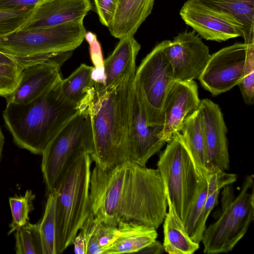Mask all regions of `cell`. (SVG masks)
Masks as SVG:
<instances>
[{
  "mask_svg": "<svg viewBox=\"0 0 254 254\" xmlns=\"http://www.w3.org/2000/svg\"><path fill=\"white\" fill-rule=\"evenodd\" d=\"M168 205L159 170L131 160L91 174L90 213L105 226L132 223L158 229Z\"/></svg>",
  "mask_w": 254,
  "mask_h": 254,
  "instance_id": "obj_1",
  "label": "cell"
},
{
  "mask_svg": "<svg viewBox=\"0 0 254 254\" xmlns=\"http://www.w3.org/2000/svg\"><path fill=\"white\" fill-rule=\"evenodd\" d=\"M135 72L110 90L103 89L97 83L88 106L93 131L90 156L101 169L131 160L129 130Z\"/></svg>",
  "mask_w": 254,
  "mask_h": 254,
  "instance_id": "obj_2",
  "label": "cell"
},
{
  "mask_svg": "<svg viewBox=\"0 0 254 254\" xmlns=\"http://www.w3.org/2000/svg\"><path fill=\"white\" fill-rule=\"evenodd\" d=\"M62 79L28 103H6L3 118L19 147L42 155L50 141L78 111L77 106L64 96Z\"/></svg>",
  "mask_w": 254,
  "mask_h": 254,
  "instance_id": "obj_3",
  "label": "cell"
},
{
  "mask_svg": "<svg viewBox=\"0 0 254 254\" xmlns=\"http://www.w3.org/2000/svg\"><path fill=\"white\" fill-rule=\"evenodd\" d=\"M83 19L53 26L21 29L0 38V52L14 58L22 69L48 61L64 64L85 39L86 31Z\"/></svg>",
  "mask_w": 254,
  "mask_h": 254,
  "instance_id": "obj_4",
  "label": "cell"
},
{
  "mask_svg": "<svg viewBox=\"0 0 254 254\" xmlns=\"http://www.w3.org/2000/svg\"><path fill=\"white\" fill-rule=\"evenodd\" d=\"M90 154L83 152L71 163L56 191L57 193L55 248L56 254L69 246L90 213Z\"/></svg>",
  "mask_w": 254,
  "mask_h": 254,
  "instance_id": "obj_5",
  "label": "cell"
},
{
  "mask_svg": "<svg viewBox=\"0 0 254 254\" xmlns=\"http://www.w3.org/2000/svg\"><path fill=\"white\" fill-rule=\"evenodd\" d=\"M254 181L247 176L237 196L230 185L223 188L221 209L217 220L206 227L201 241L206 254L231 252L243 238L254 219Z\"/></svg>",
  "mask_w": 254,
  "mask_h": 254,
  "instance_id": "obj_6",
  "label": "cell"
},
{
  "mask_svg": "<svg viewBox=\"0 0 254 254\" xmlns=\"http://www.w3.org/2000/svg\"><path fill=\"white\" fill-rule=\"evenodd\" d=\"M160 154L157 162L166 197L185 225L189 211L206 180L198 174L177 133Z\"/></svg>",
  "mask_w": 254,
  "mask_h": 254,
  "instance_id": "obj_7",
  "label": "cell"
},
{
  "mask_svg": "<svg viewBox=\"0 0 254 254\" xmlns=\"http://www.w3.org/2000/svg\"><path fill=\"white\" fill-rule=\"evenodd\" d=\"M88 108L78 111L42 154L41 170L47 194L56 191L64 173L78 155L92 152L93 131Z\"/></svg>",
  "mask_w": 254,
  "mask_h": 254,
  "instance_id": "obj_8",
  "label": "cell"
},
{
  "mask_svg": "<svg viewBox=\"0 0 254 254\" xmlns=\"http://www.w3.org/2000/svg\"><path fill=\"white\" fill-rule=\"evenodd\" d=\"M170 40L157 44L142 60L136 69L134 82L140 94L149 126L162 127L163 105L176 80L172 68L163 52Z\"/></svg>",
  "mask_w": 254,
  "mask_h": 254,
  "instance_id": "obj_9",
  "label": "cell"
},
{
  "mask_svg": "<svg viewBox=\"0 0 254 254\" xmlns=\"http://www.w3.org/2000/svg\"><path fill=\"white\" fill-rule=\"evenodd\" d=\"M246 48L236 43L210 55L198 78L201 86L212 95L225 93L239 84L242 76Z\"/></svg>",
  "mask_w": 254,
  "mask_h": 254,
  "instance_id": "obj_10",
  "label": "cell"
},
{
  "mask_svg": "<svg viewBox=\"0 0 254 254\" xmlns=\"http://www.w3.org/2000/svg\"><path fill=\"white\" fill-rule=\"evenodd\" d=\"M176 80L198 79L210 54L208 47L194 31L179 33L163 49Z\"/></svg>",
  "mask_w": 254,
  "mask_h": 254,
  "instance_id": "obj_11",
  "label": "cell"
},
{
  "mask_svg": "<svg viewBox=\"0 0 254 254\" xmlns=\"http://www.w3.org/2000/svg\"><path fill=\"white\" fill-rule=\"evenodd\" d=\"M201 115L207 151L209 174L228 170L230 160L226 137L227 128L219 105L208 99L200 100Z\"/></svg>",
  "mask_w": 254,
  "mask_h": 254,
  "instance_id": "obj_12",
  "label": "cell"
},
{
  "mask_svg": "<svg viewBox=\"0 0 254 254\" xmlns=\"http://www.w3.org/2000/svg\"><path fill=\"white\" fill-rule=\"evenodd\" d=\"M197 85L193 80H175L170 87L163 105L164 123L160 138L168 142L180 132L186 118L200 105Z\"/></svg>",
  "mask_w": 254,
  "mask_h": 254,
  "instance_id": "obj_13",
  "label": "cell"
},
{
  "mask_svg": "<svg viewBox=\"0 0 254 254\" xmlns=\"http://www.w3.org/2000/svg\"><path fill=\"white\" fill-rule=\"evenodd\" d=\"M162 127L149 126L139 91L134 82L129 130L130 160L146 166L148 160L166 143L160 137Z\"/></svg>",
  "mask_w": 254,
  "mask_h": 254,
  "instance_id": "obj_14",
  "label": "cell"
},
{
  "mask_svg": "<svg viewBox=\"0 0 254 254\" xmlns=\"http://www.w3.org/2000/svg\"><path fill=\"white\" fill-rule=\"evenodd\" d=\"M180 15L187 25L208 41L221 42L246 35L240 24L197 4L185 2Z\"/></svg>",
  "mask_w": 254,
  "mask_h": 254,
  "instance_id": "obj_15",
  "label": "cell"
},
{
  "mask_svg": "<svg viewBox=\"0 0 254 254\" xmlns=\"http://www.w3.org/2000/svg\"><path fill=\"white\" fill-rule=\"evenodd\" d=\"M63 64L59 61H48L24 67L16 88L5 97L6 103H26L41 95L62 78Z\"/></svg>",
  "mask_w": 254,
  "mask_h": 254,
  "instance_id": "obj_16",
  "label": "cell"
},
{
  "mask_svg": "<svg viewBox=\"0 0 254 254\" xmlns=\"http://www.w3.org/2000/svg\"><path fill=\"white\" fill-rule=\"evenodd\" d=\"M91 7V0H45L34 6L21 29L53 26L84 19Z\"/></svg>",
  "mask_w": 254,
  "mask_h": 254,
  "instance_id": "obj_17",
  "label": "cell"
},
{
  "mask_svg": "<svg viewBox=\"0 0 254 254\" xmlns=\"http://www.w3.org/2000/svg\"><path fill=\"white\" fill-rule=\"evenodd\" d=\"M116 48L103 62L104 78L101 87L110 90L130 73L136 71V59L141 46L133 35L119 39Z\"/></svg>",
  "mask_w": 254,
  "mask_h": 254,
  "instance_id": "obj_18",
  "label": "cell"
},
{
  "mask_svg": "<svg viewBox=\"0 0 254 254\" xmlns=\"http://www.w3.org/2000/svg\"><path fill=\"white\" fill-rule=\"evenodd\" d=\"M155 0H118L113 19L108 27L115 38L133 35L151 14Z\"/></svg>",
  "mask_w": 254,
  "mask_h": 254,
  "instance_id": "obj_19",
  "label": "cell"
},
{
  "mask_svg": "<svg viewBox=\"0 0 254 254\" xmlns=\"http://www.w3.org/2000/svg\"><path fill=\"white\" fill-rule=\"evenodd\" d=\"M177 134L187 150L198 175L206 180L209 175L207 170V155L198 109L186 118L181 132Z\"/></svg>",
  "mask_w": 254,
  "mask_h": 254,
  "instance_id": "obj_20",
  "label": "cell"
},
{
  "mask_svg": "<svg viewBox=\"0 0 254 254\" xmlns=\"http://www.w3.org/2000/svg\"><path fill=\"white\" fill-rule=\"evenodd\" d=\"M94 66L82 64L68 77L62 79L61 89L64 97L78 111L86 109L93 100L97 82L93 78Z\"/></svg>",
  "mask_w": 254,
  "mask_h": 254,
  "instance_id": "obj_21",
  "label": "cell"
},
{
  "mask_svg": "<svg viewBox=\"0 0 254 254\" xmlns=\"http://www.w3.org/2000/svg\"><path fill=\"white\" fill-rule=\"evenodd\" d=\"M229 18L244 28V42L254 40V0H188Z\"/></svg>",
  "mask_w": 254,
  "mask_h": 254,
  "instance_id": "obj_22",
  "label": "cell"
},
{
  "mask_svg": "<svg viewBox=\"0 0 254 254\" xmlns=\"http://www.w3.org/2000/svg\"><path fill=\"white\" fill-rule=\"evenodd\" d=\"M166 200L169 209L163 221L165 252L170 254H192L199 249V244L191 239L170 200L167 197Z\"/></svg>",
  "mask_w": 254,
  "mask_h": 254,
  "instance_id": "obj_23",
  "label": "cell"
},
{
  "mask_svg": "<svg viewBox=\"0 0 254 254\" xmlns=\"http://www.w3.org/2000/svg\"><path fill=\"white\" fill-rule=\"evenodd\" d=\"M154 228L132 223H126L119 238L104 254L137 253L156 240Z\"/></svg>",
  "mask_w": 254,
  "mask_h": 254,
  "instance_id": "obj_24",
  "label": "cell"
},
{
  "mask_svg": "<svg viewBox=\"0 0 254 254\" xmlns=\"http://www.w3.org/2000/svg\"><path fill=\"white\" fill-rule=\"evenodd\" d=\"M47 194L44 213L39 223L43 254H56L55 236L57 193L55 191Z\"/></svg>",
  "mask_w": 254,
  "mask_h": 254,
  "instance_id": "obj_25",
  "label": "cell"
},
{
  "mask_svg": "<svg viewBox=\"0 0 254 254\" xmlns=\"http://www.w3.org/2000/svg\"><path fill=\"white\" fill-rule=\"evenodd\" d=\"M15 231L16 254H43L39 223L27 222Z\"/></svg>",
  "mask_w": 254,
  "mask_h": 254,
  "instance_id": "obj_26",
  "label": "cell"
},
{
  "mask_svg": "<svg viewBox=\"0 0 254 254\" xmlns=\"http://www.w3.org/2000/svg\"><path fill=\"white\" fill-rule=\"evenodd\" d=\"M246 59L242 78L238 84L244 102L248 105L254 103V40L244 42Z\"/></svg>",
  "mask_w": 254,
  "mask_h": 254,
  "instance_id": "obj_27",
  "label": "cell"
},
{
  "mask_svg": "<svg viewBox=\"0 0 254 254\" xmlns=\"http://www.w3.org/2000/svg\"><path fill=\"white\" fill-rule=\"evenodd\" d=\"M33 8L0 9V38L20 30L30 17Z\"/></svg>",
  "mask_w": 254,
  "mask_h": 254,
  "instance_id": "obj_28",
  "label": "cell"
},
{
  "mask_svg": "<svg viewBox=\"0 0 254 254\" xmlns=\"http://www.w3.org/2000/svg\"><path fill=\"white\" fill-rule=\"evenodd\" d=\"M34 198L35 195L32 191L27 190L23 196L9 198L12 220L9 225L10 229L8 235H10L28 222L29 213L32 210V201Z\"/></svg>",
  "mask_w": 254,
  "mask_h": 254,
  "instance_id": "obj_29",
  "label": "cell"
},
{
  "mask_svg": "<svg viewBox=\"0 0 254 254\" xmlns=\"http://www.w3.org/2000/svg\"><path fill=\"white\" fill-rule=\"evenodd\" d=\"M22 67L0 63V96L10 95L17 85Z\"/></svg>",
  "mask_w": 254,
  "mask_h": 254,
  "instance_id": "obj_30",
  "label": "cell"
},
{
  "mask_svg": "<svg viewBox=\"0 0 254 254\" xmlns=\"http://www.w3.org/2000/svg\"><path fill=\"white\" fill-rule=\"evenodd\" d=\"M79 230L85 242L86 254H103L97 235V222L91 213Z\"/></svg>",
  "mask_w": 254,
  "mask_h": 254,
  "instance_id": "obj_31",
  "label": "cell"
},
{
  "mask_svg": "<svg viewBox=\"0 0 254 254\" xmlns=\"http://www.w3.org/2000/svg\"><path fill=\"white\" fill-rule=\"evenodd\" d=\"M219 192L220 190H217L211 194L207 195L191 238L192 240L197 243L199 244L202 240L203 232L206 227V222L207 218L218 202Z\"/></svg>",
  "mask_w": 254,
  "mask_h": 254,
  "instance_id": "obj_32",
  "label": "cell"
},
{
  "mask_svg": "<svg viewBox=\"0 0 254 254\" xmlns=\"http://www.w3.org/2000/svg\"><path fill=\"white\" fill-rule=\"evenodd\" d=\"M207 196V184H206L201 189L192 204L184 225L188 234L191 238L192 237L196 222L203 209Z\"/></svg>",
  "mask_w": 254,
  "mask_h": 254,
  "instance_id": "obj_33",
  "label": "cell"
},
{
  "mask_svg": "<svg viewBox=\"0 0 254 254\" xmlns=\"http://www.w3.org/2000/svg\"><path fill=\"white\" fill-rule=\"evenodd\" d=\"M237 179L236 174L228 173L223 171H219L210 174L206 179L207 184V195H209L226 186L235 183Z\"/></svg>",
  "mask_w": 254,
  "mask_h": 254,
  "instance_id": "obj_34",
  "label": "cell"
},
{
  "mask_svg": "<svg viewBox=\"0 0 254 254\" xmlns=\"http://www.w3.org/2000/svg\"><path fill=\"white\" fill-rule=\"evenodd\" d=\"M100 22L108 27L115 13L118 0H93Z\"/></svg>",
  "mask_w": 254,
  "mask_h": 254,
  "instance_id": "obj_35",
  "label": "cell"
},
{
  "mask_svg": "<svg viewBox=\"0 0 254 254\" xmlns=\"http://www.w3.org/2000/svg\"><path fill=\"white\" fill-rule=\"evenodd\" d=\"M85 39L89 43L90 52L95 69L103 72V62L101 47L97 40V36L93 33L86 32Z\"/></svg>",
  "mask_w": 254,
  "mask_h": 254,
  "instance_id": "obj_36",
  "label": "cell"
},
{
  "mask_svg": "<svg viewBox=\"0 0 254 254\" xmlns=\"http://www.w3.org/2000/svg\"><path fill=\"white\" fill-rule=\"evenodd\" d=\"M45 0H0V9L34 6Z\"/></svg>",
  "mask_w": 254,
  "mask_h": 254,
  "instance_id": "obj_37",
  "label": "cell"
},
{
  "mask_svg": "<svg viewBox=\"0 0 254 254\" xmlns=\"http://www.w3.org/2000/svg\"><path fill=\"white\" fill-rule=\"evenodd\" d=\"M165 252L163 245L156 240L140 250L137 253L160 254Z\"/></svg>",
  "mask_w": 254,
  "mask_h": 254,
  "instance_id": "obj_38",
  "label": "cell"
},
{
  "mask_svg": "<svg viewBox=\"0 0 254 254\" xmlns=\"http://www.w3.org/2000/svg\"><path fill=\"white\" fill-rule=\"evenodd\" d=\"M74 246V252L76 254H86L85 242L82 235L79 233L72 242Z\"/></svg>",
  "mask_w": 254,
  "mask_h": 254,
  "instance_id": "obj_39",
  "label": "cell"
},
{
  "mask_svg": "<svg viewBox=\"0 0 254 254\" xmlns=\"http://www.w3.org/2000/svg\"><path fill=\"white\" fill-rule=\"evenodd\" d=\"M0 63L10 65H19L14 58L1 52H0Z\"/></svg>",
  "mask_w": 254,
  "mask_h": 254,
  "instance_id": "obj_40",
  "label": "cell"
},
{
  "mask_svg": "<svg viewBox=\"0 0 254 254\" xmlns=\"http://www.w3.org/2000/svg\"><path fill=\"white\" fill-rule=\"evenodd\" d=\"M4 143V137L0 127V163L1 161L2 151Z\"/></svg>",
  "mask_w": 254,
  "mask_h": 254,
  "instance_id": "obj_41",
  "label": "cell"
}]
</instances>
